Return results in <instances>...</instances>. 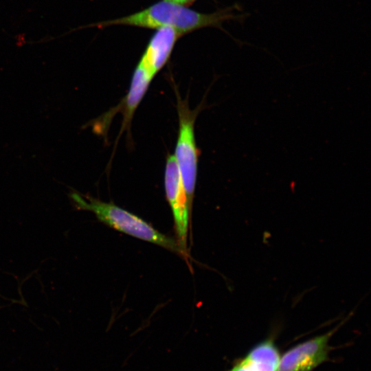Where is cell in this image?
Segmentation results:
<instances>
[{"label": "cell", "instance_id": "cell-7", "mask_svg": "<svg viewBox=\"0 0 371 371\" xmlns=\"http://www.w3.org/2000/svg\"><path fill=\"white\" fill-rule=\"evenodd\" d=\"M180 36L170 27L157 29L139 60L155 76L168 62Z\"/></svg>", "mask_w": 371, "mask_h": 371}, {"label": "cell", "instance_id": "cell-6", "mask_svg": "<svg viewBox=\"0 0 371 371\" xmlns=\"http://www.w3.org/2000/svg\"><path fill=\"white\" fill-rule=\"evenodd\" d=\"M280 357L278 348L271 335L238 359L228 371H276Z\"/></svg>", "mask_w": 371, "mask_h": 371}, {"label": "cell", "instance_id": "cell-3", "mask_svg": "<svg viewBox=\"0 0 371 371\" xmlns=\"http://www.w3.org/2000/svg\"><path fill=\"white\" fill-rule=\"evenodd\" d=\"M177 95L179 133L174 154L188 202L192 206L197 176L198 150L194 135L196 110H191L187 100Z\"/></svg>", "mask_w": 371, "mask_h": 371}, {"label": "cell", "instance_id": "cell-9", "mask_svg": "<svg viewBox=\"0 0 371 371\" xmlns=\"http://www.w3.org/2000/svg\"><path fill=\"white\" fill-rule=\"evenodd\" d=\"M168 1H170L172 3H175L177 4L183 5H188L190 4H192L193 2H194L196 0H165Z\"/></svg>", "mask_w": 371, "mask_h": 371}, {"label": "cell", "instance_id": "cell-5", "mask_svg": "<svg viewBox=\"0 0 371 371\" xmlns=\"http://www.w3.org/2000/svg\"><path fill=\"white\" fill-rule=\"evenodd\" d=\"M342 324L290 348L280 357L276 371H313L328 359L330 339Z\"/></svg>", "mask_w": 371, "mask_h": 371}, {"label": "cell", "instance_id": "cell-4", "mask_svg": "<svg viewBox=\"0 0 371 371\" xmlns=\"http://www.w3.org/2000/svg\"><path fill=\"white\" fill-rule=\"evenodd\" d=\"M164 186L166 198L173 215L177 242L186 255L191 206L174 155H170L167 157Z\"/></svg>", "mask_w": 371, "mask_h": 371}, {"label": "cell", "instance_id": "cell-8", "mask_svg": "<svg viewBox=\"0 0 371 371\" xmlns=\"http://www.w3.org/2000/svg\"><path fill=\"white\" fill-rule=\"evenodd\" d=\"M154 76L155 75L139 60L133 72L128 92L122 100L123 104L119 106L122 107L124 115L122 131L130 127L135 111Z\"/></svg>", "mask_w": 371, "mask_h": 371}, {"label": "cell", "instance_id": "cell-2", "mask_svg": "<svg viewBox=\"0 0 371 371\" xmlns=\"http://www.w3.org/2000/svg\"><path fill=\"white\" fill-rule=\"evenodd\" d=\"M69 196L76 209L94 213L100 221L109 227L186 256L175 239L159 232L135 214L112 203L82 195L76 191L69 193Z\"/></svg>", "mask_w": 371, "mask_h": 371}, {"label": "cell", "instance_id": "cell-1", "mask_svg": "<svg viewBox=\"0 0 371 371\" xmlns=\"http://www.w3.org/2000/svg\"><path fill=\"white\" fill-rule=\"evenodd\" d=\"M236 6L226 8L213 13H200L186 5L163 0L133 14L101 22L100 27L123 25L145 28L170 27L181 36L206 27H221L227 21L240 19L244 14L234 12Z\"/></svg>", "mask_w": 371, "mask_h": 371}]
</instances>
